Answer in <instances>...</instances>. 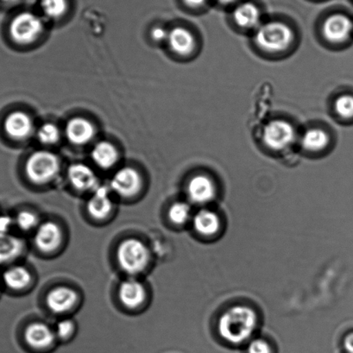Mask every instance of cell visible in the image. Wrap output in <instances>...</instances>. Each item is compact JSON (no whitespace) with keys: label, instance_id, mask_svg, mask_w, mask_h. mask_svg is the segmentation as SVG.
I'll list each match as a JSON object with an SVG mask.
<instances>
[{"label":"cell","instance_id":"1","mask_svg":"<svg viewBox=\"0 0 353 353\" xmlns=\"http://www.w3.org/2000/svg\"><path fill=\"white\" fill-rule=\"evenodd\" d=\"M256 321V314L252 308L245 306L232 307L219 319V334L231 344H241L248 341L254 332Z\"/></svg>","mask_w":353,"mask_h":353},{"label":"cell","instance_id":"2","mask_svg":"<svg viewBox=\"0 0 353 353\" xmlns=\"http://www.w3.org/2000/svg\"><path fill=\"white\" fill-rule=\"evenodd\" d=\"M148 248L136 239H126L119 245L117 259L123 270L136 275L145 269L150 261Z\"/></svg>","mask_w":353,"mask_h":353},{"label":"cell","instance_id":"3","mask_svg":"<svg viewBox=\"0 0 353 353\" xmlns=\"http://www.w3.org/2000/svg\"><path fill=\"white\" fill-rule=\"evenodd\" d=\"M292 40V30L283 23H267L256 28V43L262 49L272 51V52L286 50Z\"/></svg>","mask_w":353,"mask_h":353},{"label":"cell","instance_id":"4","mask_svg":"<svg viewBox=\"0 0 353 353\" xmlns=\"http://www.w3.org/2000/svg\"><path fill=\"white\" fill-rule=\"evenodd\" d=\"M60 170L57 157L49 152H37L29 157L26 174L33 183H46L56 177Z\"/></svg>","mask_w":353,"mask_h":353},{"label":"cell","instance_id":"5","mask_svg":"<svg viewBox=\"0 0 353 353\" xmlns=\"http://www.w3.org/2000/svg\"><path fill=\"white\" fill-rule=\"evenodd\" d=\"M43 25L39 17L30 12L16 16L10 26V32L15 42L28 44L34 42L43 32Z\"/></svg>","mask_w":353,"mask_h":353},{"label":"cell","instance_id":"6","mask_svg":"<svg viewBox=\"0 0 353 353\" xmlns=\"http://www.w3.org/2000/svg\"><path fill=\"white\" fill-rule=\"evenodd\" d=\"M296 139L293 126L286 121H274L270 122L263 129V140L269 148L283 150L292 145Z\"/></svg>","mask_w":353,"mask_h":353},{"label":"cell","instance_id":"7","mask_svg":"<svg viewBox=\"0 0 353 353\" xmlns=\"http://www.w3.org/2000/svg\"><path fill=\"white\" fill-rule=\"evenodd\" d=\"M141 185L142 180L138 171L129 167L119 170L111 181L112 190L124 197H130L138 193Z\"/></svg>","mask_w":353,"mask_h":353},{"label":"cell","instance_id":"8","mask_svg":"<svg viewBox=\"0 0 353 353\" xmlns=\"http://www.w3.org/2000/svg\"><path fill=\"white\" fill-rule=\"evenodd\" d=\"M323 32L325 39L330 42L344 43L352 35L353 23L345 15H332L325 22Z\"/></svg>","mask_w":353,"mask_h":353},{"label":"cell","instance_id":"9","mask_svg":"<svg viewBox=\"0 0 353 353\" xmlns=\"http://www.w3.org/2000/svg\"><path fill=\"white\" fill-rule=\"evenodd\" d=\"M68 176L72 185L78 190H95L99 187L97 176L94 171L85 164H73L68 169Z\"/></svg>","mask_w":353,"mask_h":353},{"label":"cell","instance_id":"10","mask_svg":"<svg viewBox=\"0 0 353 353\" xmlns=\"http://www.w3.org/2000/svg\"><path fill=\"white\" fill-rule=\"evenodd\" d=\"M61 241V232L53 222H44L37 226L35 233V243L43 252H50L58 248Z\"/></svg>","mask_w":353,"mask_h":353},{"label":"cell","instance_id":"11","mask_svg":"<svg viewBox=\"0 0 353 353\" xmlns=\"http://www.w3.org/2000/svg\"><path fill=\"white\" fill-rule=\"evenodd\" d=\"M188 194L190 200L195 203H207L214 197V184L210 178L200 174L192 178L188 185Z\"/></svg>","mask_w":353,"mask_h":353},{"label":"cell","instance_id":"12","mask_svg":"<svg viewBox=\"0 0 353 353\" xmlns=\"http://www.w3.org/2000/svg\"><path fill=\"white\" fill-rule=\"evenodd\" d=\"M6 133L15 139L28 138L33 131V123L29 115L23 112L11 113L6 119Z\"/></svg>","mask_w":353,"mask_h":353},{"label":"cell","instance_id":"13","mask_svg":"<svg viewBox=\"0 0 353 353\" xmlns=\"http://www.w3.org/2000/svg\"><path fill=\"white\" fill-rule=\"evenodd\" d=\"M77 294L67 287H58L51 290L47 297V306L54 313L61 314L74 307Z\"/></svg>","mask_w":353,"mask_h":353},{"label":"cell","instance_id":"14","mask_svg":"<svg viewBox=\"0 0 353 353\" xmlns=\"http://www.w3.org/2000/svg\"><path fill=\"white\" fill-rule=\"evenodd\" d=\"M94 125L88 119L83 118L71 119L66 126L68 139L77 145H83L90 142L94 138Z\"/></svg>","mask_w":353,"mask_h":353},{"label":"cell","instance_id":"15","mask_svg":"<svg viewBox=\"0 0 353 353\" xmlns=\"http://www.w3.org/2000/svg\"><path fill=\"white\" fill-rule=\"evenodd\" d=\"M119 296L125 306L137 307L145 299V287L135 279L125 280L119 286Z\"/></svg>","mask_w":353,"mask_h":353},{"label":"cell","instance_id":"16","mask_svg":"<svg viewBox=\"0 0 353 353\" xmlns=\"http://www.w3.org/2000/svg\"><path fill=\"white\" fill-rule=\"evenodd\" d=\"M25 337L30 346L40 349L52 345L56 339V334L46 324L34 323L27 327Z\"/></svg>","mask_w":353,"mask_h":353},{"label":"cell","instance_id":"17","mask_svg":"<svg viewBox=\"0 0 353 353\" xmlns=\"http://www.w3.org/2000/svg\"><path fill=\"white\" fill-rule=\"evenodd\" d=\"M94 191L88 204V212L95 219H104L111 212L112 202L105 187H98Z\"/></svg>","mask_w":353,"mask_h":353},{"label":"cell","instance_id":"18","mask_svg":"<svg viewBox=\"0 0 353 353\" xmlns=\"http://www.w3.org/2000/svg\"><path fill=\"white\" fill-rule=\"evenodd\" d=\"M171 50L179 54H188L194 49V39L188 30L177 27L169 32L168 37Z\"/></svg>","mask_w":353,"mask_h":353},{"label":"cell","instance_id":"19","mask_svg":"<svg viewBox=\"0 0 353 353\" xmlns=\"http://www.w3.org/2000/svg\"><path fill=\"white\" fill-rule=\"evenodd\" d=\"M23 248V241L16 236L9 233L0 234V265H6L18 259Z\"/></svg>","mask_w":353,"mask_h":353},{"label":"cell","instance_id":"20","mask_svg":"<svg viewBox=\"0 0 353 353\" xmlns=\"http://www.w3.org/2000/svg\"><path fill=\"white\" fill-rule=\"evenodd\" d=\"M92 159L102 169H109L118 161V150L109 142H99L92 150Z\"/></svg>","mask_w":353,"mask_h":353},{"label":"cell","instance_id":"21","mask_svg":"<svg viewBox=\"0 0 353 353\" xmlns=\"http://www.w3.org/2000/svg\"><path fill=\"white\" fill-rule=\"evenodd\" d=\"M233 18L237 25L243 28H258L260 23V12L252 3H244L236 8Z\"/></svg>","mask_w":353,"mask_h":353},{"label":"cell","instance_id":"22","mask_svg":"<svg viewBox=\"0 0 353 353\" xmlns=\"http://www.w3.org/2000/svg\"><path fill=\"white\" fill-rule=\"evenodd\" d=\"M194 225L201 235H214L221 228V219L214 212L201 210L194 216Z\"/></svg>","mask_w":353,"mask_h":353},{"label":"cell","instance_id":"23","mask_svg":"<svg viewBox=\"0 0 353 353\" xmlns=\"http://www.w3.org/2000/svg\"><path fill=\"white\" fill-rule=\"evenodd\" d=\"M6 287L13 290L25 289L32 280L28 270L23 266H12L6 270L2 276Z\"/></svg>","mask_w":353,"mask_h":353},{"label":"cell","instance_id":"24","mask_svg":"<svg viewBox=\"0 0 353 353\" xmlns=\"http://www.w3.org/2000/svg\"><path fill=\"white\" fill-rule=\"evenodd\" d=\"M328 142V135L320 129L308 130L301 138V145L310 152H319L323 150Z\"/></svg>","mask_w":353,"mask_h":353},{"label":"cell","instance_id":"25","mask_svg":"<svg viewBox=\"0 0 353 353\" xmlns=\"http://www.w3.org/2000/svg\"><path fill=\"white\" fill-rule=\"evenodd\" d=\"M44 14L51 19H59L66 13L68 0H42L41 3Z\"/></svg>","mask_w":353,"mask_h":353},{"label":"cell","instance_id":"26","mask_svg":"<svg viewBox=\"0 0 353 353\" xmlns=\"http://www.w3.org/2000/svg\"><path fill=\"white\" fill-rule=\"evenodd\" d=\"M37 138L44 145H54L60 139V131L57 126L51 123H46L41 126L37 132Z\"/></svg>","mask_w":353,"mask_h":353},{"label":"cell","instance_id":"27","mask_svg":"<svg viewBox=\"0 0 353 353\" xmlns=\"http://www.w3.org/2000/svg\"><path fill=\"white\" fill-rule=\"evenodd\" d=\"M190 207L185 202H176L170 208L169 217L174 224L181 225L190 217Z\"/></svg>","mask_w":353,"mask_h":353},{"label":"cell","instance_id":"28","mask_svg":"<svg viewBox=\"0 0 353 353\" xmlns=\"http://www.w3.org/2000/svg\"><path fill=\"white\" fill-rule=\"evenodd\" d=\"M334 108L336 112L342 118H353V96L345 94L336 99Z\"/></svg>","mask_w":353,"mask_h":353},{"label":"cell","instance_id":"29","mask_svg":"<svg viewBox=\"0 0 353 353\" xmlns=\"http://www.w3.org/2000/svg\"><path fill=\"white\" fill-rule=\"evenodd\" d=\"M16 224L23 231H30L37 228L39 224V218L35 214L29 211L20 212L16 217Z\"/></svg>","mask_w":353,"mask_h":353},{"label":"cell","instance_id":"30","mask_svg":"<svg viewBox=\"0 0 353 353\" xmlns=\"http://www.w3.org/2000/svg\"><path fill=\"white\" fill-rule=\"evenodd\" d=\"M73 321L70 320H63L58 322L57 325L56 334L58 337L61 339L68 338L72 334L74 330Z\"/></svg>","mask_w":353,"mask_h":353},{"label":"cell","instance_id":"31","mask_svg":"<svg viewBox=\"0 0 353 353\" xmlns=\"http://www.w3.org/2000/svg\"><path fill=\"white\" fill-rule=\"evenodd\" d=\"M248 353H270V347L263 339H255L250 344Z\"/></svg>","mask_w":353,"mask_h":353},{"label":"cell","instance_id":"32","mask_svg":"<svg viewBox=\"0 0 353 353\" xmlns=\"http://www.w3.org/2000/svg\"><path fill=\"white\" fill-rule=\"evenodd\" d=\"M152 39L157 41V42H162V41L167 39L169 37V32L161 27H157V28L152 30Z\"/></svg>","mask_w":353,"mask_h":353},{"label":"cell","instance_id":"33","mask_svg":"<svg viewBox=\"0 0 353 353\" xmlns=\"http://www.w3.org/2000/svg\"><path fill=\"white\" fill-rule=\"evenodd\" d=\"M12 225V219L6 215H0V234L8 233L10 226Z\"/></svg>","mask_w":353,"mask_h":353},{"label":"cell","instance_id":"34","mask_svg":"<svg viewBox=\"0 0 353 353\" xmlns=\"http://www.w3.org/2000/svg\"><path fill=\"white\" fill-rule=\"evenodd\" d=\"M345 348L348 353H353V332L345 338Z\"/></svg>","mask_w":353,"mask_h":353},{"label":"cell","instance_id":"35","mask_svg":"<svg viewBox=\"0 0 353 353\" xmlns=\"http://www.w3.org/2000/svg\"><path fill=\"white\" fill-rule=\"evenodd\" d=\"M184 1L191 8H199V6L204 5L207 0H184Z\"/></svg>","mask_w":353,"mask_h":353},{"label":"cell","instance_id":"36","mask_svg":"<svg viewBox=\"0 0 353 353\" xmlns=\"http://www.w3.org/2000/svg\"><path fill=\"white\" fill-rule=\"evenodd\" d=\"M219 3H221V4L224 5H229L232 4V3H234L235 1H237V0H217Z\"/></svg>","mask_w":353,"mask_h":353},{"label":"cell","instance_id":"37","mask_svg":"<svg viewBox=\"0 0 353 353\" xmlns=\"http://www.w3.org/2000/svg\"><path fill=\"white\" fill-rule=\"evenodd\" d=\"M2 1L8 2L10 1V0H2Z\"/></svg>","mask_w":353,"mask_h":353}]
</instances>
